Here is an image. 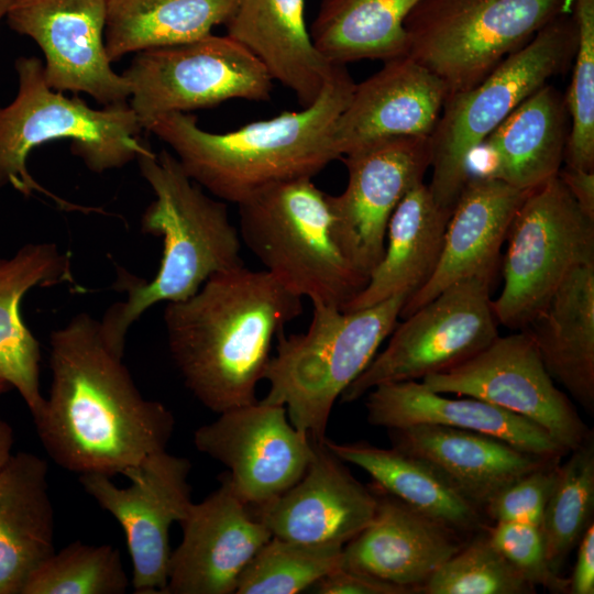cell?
Here are the masks:
<instances>
[{"mask_svg": "<svg viewBox=\"0 0 594 594\" xmlns=\"http://www.w3.org/2000/svg\"><path fill=\"white\" fill-rule=\"evenodd\" d=\"M553 380L594 410V262L575 267L524 328Z\"/></svg>", "mask_w": 594, "mask_h": 594, "instance_id": "obj_30", "label": "cell"}, {"mask_svg": "<svg viewBox=\"0 0 594 594\" xmlns=\"http://www.w3.org/2000/svg\"><path fill=\"white\" fill-rule=\"evenodd\" d=\"M184 457L155 452L127 470L128 487L102 474L79 475L84 490L122 527L132 561V586L138 594L165 593L169 560V529L193 504Z\"/></svg>", "mask_w": 594, "mask_h": 594, "instance_id": "obj_14", "label": "cell"}, {"mask_svg": "<svg viewBox=\"0 0 594 594\" xmlns=\"http://www.w3.org/2000/svg\"><path fill=\"white\" fill-rule=\"evenodd\" d=\"M451 212L436 202L428 185H415L392 213L381 262L342 310L363 309L397 295L408 298L420 289L438 265Z\"/></svg>", "mask_w": 594, "mask_h": 594, "instance_id": "obj_29", "label": "cell"}, {"mask_svg": "<svg viewBox=\"0 0 594 594\" xmlns=\"http://www.w3.org/2000/svg\"><path fill=\"white\" fill-rule=\"evenodd\" d=\"M421 384L440 394L477 398L543 428L568 452L590 439V430L553 382L526 330L497 336L468 360L425 376Z\"/></svg>", "mask_w": 594, "mask_h": 594, "instance_id": "obj_13", "label": "cell"}, {"mask_svg": "<svg viewBox=\"0 0 594 594\" xmlns=\"http://www.w3.org/2000/svg\"><path fill=\"white\" fill-rule=\"evenodd\" d=\"M371 522L342 550L340 568L406 586L415 593L466 542L464 535L415 510L375 484Z\"/></svg>", "mask_w": 594, "mask_h": 594, "instance_id": "obj_21", "label": "cell"}, {"mask_svg": "<svg viewBox=\"0 0 594 594\" xmlns=\"http://www.w3.org/2000/svg\"><path fill=\"white\" fill-rule=\"evenodd\" d=\"M15 98L0 105V187L11 186L24 196L45 193L28 169L31 152L54 140H72V153L96 174L135 161L147 144L143 125L129 102L91 108L78 96L52 89L43 62L19 56Z\"/></svg>", "mask_w": 594, "mask_h": 594, "instance_id": "obj_6", "label": "cell"}, {"mask_svg": "<svg viewBox=\"0 0 594 594\" xmlns=\"http://www.w3.org/2000/svg\"><path fill=\"white\" fill-rule=\"evenodd\" d=\"M342 550L272 537L242 570L234 593H300L340 568Z\"/></svg>", "mask_w": 594, "mask_h": 594, "instance_id": "obj_35", "label": "cell"}, {"mask_svg": "<svg viewBox=\"0 0 594 594\" xmlns=\"http://www.w3.org/2000/svg\"><path fill=\"white\" fill-rule=\"evenodd\" d=\"M565 98L543 85L522 100L477 147L486 151L483 176L521 190L556 177L569 138Z\"/></svg>", "mask_w": 594, "mask_h": 594, "instance_id": "obj_27", "label": "cell"}, {"mask_svg": "<svg viewBox=\"0 0 594 594\" xmlns=\"http://www.w3.org/2000/svg\"><path fill=\"white\" fill-rule=\"evenodd\" d=\"M393 447L441 470L483 510L504 487L557 462L518 450L495 437L439 425L389 429Z\"/></svg>", "mask_w": 594, "mask_h": 594, "instance_id": "obj_25", "label": "cell"}, {"mask_svg": "<svg viewBox=\"0 0 594 594\" xmlns=\"http://www.w3.org/2000/svg\"><path fill=\"white\" fill-rule=\"evenodd\" d=\"M314 441V440H312ZM254 507L273 537L344 547L373 519L376 496L343 466L324 442L314 441L312 459L297 483Z\"/></svg>", "mask_w": 594, "mask_h": 594, "instance_id": "obj_19", "label": "cell"}, {"mask_svg": "<svg viewBox=\"0 0 594 594\" xmlns=\"http://www.w3.org/2000/svg\"><path fill=\"white\" fill-rule=\"evenodd\" d=\"M558 177L570 191L581 210L594 220V170L571 166L560 168Z\"/></svg>", "mask_w": 594, "mask_h": 594, "instance_id": "obj_43", "label": "cell"}, {"mask_svg": "<svg viewBox=\"0 0 594 594\" xmlns=\"http://www.w3.org/2000/svg\"><path fill=\"white\" fill-rule=\"evenodd\" d=\"M318 594H410L411 588L362 572L338 568L311 586Z\"/></svg>", "mask_w": 594, "mask_h": 594, "instance_id": "obj_41", "label": "cell"}, {"mask_svg": "<svg viewBox=\"0 0 594 594\" xmlns=\"http://www.w3.org/2000/svg\"><path fill=\"white\" fill-rule=\"evenodd\" d=\"M179 522L183 538L172 552L167 594H231L254 554L273 537L235 493L229 474Z\"/></svg>", "mask_w": 594, "mask_h": 594, "instance_id": "obj_18", "label": "cell"}, {"mask_svg": "<svg viewBox=\"0 0 594 594\" xmlns=\"http://www.w3.org/2000/svg\"><path fill=\"white\" fill-rule=\"evenodd\" d=\"M576 561L568 592L571 594L594 593V525L585 529L578 543Z\"/></svg>", "mask_w": 594, "mask_h": 594, "instance_id": "obj_42", "label": "cell"}, {"mask_svg": "<svg viewBox=\"0 0 594 594\" xmlns=\"http://www.w3.org/2000/svg\"><path fill=\"white\" fill-rule=\"evenodd\" d=\"M491 284L481 277L460 280L405 317L340 400L354 402L384 383L422 380L488 345L498 336Z\"/></svg>", "mask_w": 594, "mask_h": 594, "instance_id": "obj_12", "label": "cell"}, {"mask_svg": "<svg viewBox=\"0 0 594 594\" xmlns=\"http://www.w3.org/2000/svg\"><path fill=\"white\" fill-rule=\"evenodd\" d=\"M323 442L341 461L364 470L376 486L422 515L464 536L486 528L484 510L427 460L394 447Z\"/></svg>", "mask_w": 594, "mask_h": 594, "instance_id": "obj_31", "label": "cell"}, {"mask_svg": "<svg viewBox=\"0 0 594 594\" xmlns=\"http://www.w3.org/2000/svg\"><path fill=\"white\" fill-rule=\"evenodd\" d=\"M558 464L540 529L551 569L561 573L570 552L593 522L594 447L590 439Z\"/></svg>", "mask_w": 594, "mask_h": 594, "instance_id": "obj_34", "label": "cell"}, {"mask_svg": "<svg viewBox=\"0 0 594 594\" xmlns=\"http://www.w3.org/2000/svg\"><path fill=\"white\" fill-rule=\"evenodd\" d=\"M10 388L11 386L9 383L2 376H0V395L7 393Z\"/></svg>", "mask_w": 594, "mask_h": 594, "instance_id": "obj_46", "label": "cell"}, {"mask_svg": "<svg viewBox=\"0 0 594 594\" xmlns=\"http://www.w3.org/2000/svg\"><path fill=\"white\" fill-rule=\"evenodd\" d=\"M194 443L230 470L235 493L249 506L292 487L314 455V441L292 425L286 408L263 400L219 414L195 431Z\"/></svg>", "mask_w": 594, "mask_h": 594, "instance_id": "obj_16", "label": "cell"}, {"mask_svg": "<svg viewBox=\"0 0 594 594\" xmlns=\"http://www.w3.org/2000/svg\"><path fill=\"white\" fill-rule=\"evenodd\" d=\"M506 240L504 286L492 307L498 323L524 329L575 267L594 262V220L557 175L529 191Z\"/></svg>", "mask_w": 594, "mask_h": 594, "instance_id": "obj_10", "label": "cell"}, {"mask_svg": "<svg viewBox=\"0 0 594 594\" xmlns=\"http://www.w3.org/2000/svg\"><path fill=\"white\" fill-rule=\"evenodd\" d=\"M355 82L338 65L320 96L297 111H284L234 131L201 129L190 113L170 112L143 124L174 152L186 174L216 198L241 204L277 184L311 178L340 158L333 129Z\"/></svg>", "mask_w": 594, "mask_h": 594, "instance_id": "obj_3", "label": "cell"}, {"mask_svg": "<svg viewBox=\"0 0 594 594\" xmlns=\"http://www.w3.org/2000/svg\"><path fill=\"white\" fill-rule=\"evenodd\" d=\"M237 0H107L106 51L131 53L189 43L224 24Z\"/></svg>", "mask_w": 594, "mask_h": 594, "instance_id": "obj_32", "label": "cell"}, {"mask_svg": "<svg viewBox=\"0 0 594 594\" xmlns=\"http://www.w3.org/2000/svg\"><path fill=\"white\" fill-rule=\"evenodd\" d=\"M558 464L559 461L537 469L504 487L485 505V516L493 522L516 521L540 527Z\"/></svg>", "mask_w": 594, "mask_h": 594, "instance_id": "obj_40", "label": "cell"}, {"mask_svg": "<svg viewBox=\"0 0 594 594\" xmlns=\"http://www.w3.org/2000/svg\"><path fill=\"white\" fill-rule=\"evenodd\" d=\"M135 161L154 194L141 229L161 238L163 251L151 279L119 272L117 286L127 297L100 319L107 341L123 354L128 332L144 311L160 302L184 300L212 275L244 265L239 228L226 201L207 195L167 150L154 153L146 144Z\"/></svg>", "mask_w": 594, "mask_h": 594, "instance_id": "obj_4", "label": "cell"}, {"mask_svg": "<svg viewBox=\"0 0 594 594\" xmlns=\"http://www.w3.org/2000/svg\"><path fill=\"white\" fill-rule=\"evenodd\" d=\"M341 160L348 183L342 194L330 197L334 237L346 258L369 280L384 255L392 213L430 167V136L381 139Z\"/></svg>", "mask_w": 594, "mask_h": 594, "instance_id": "obj_15", "label": "cell"}, {"mask_svg": "<svg viewBox=\"0 0 594 594\" xmlns=\"http://www.w3.org/2000/svg\"><path fill=\"white\" fill-rule=\"evenodd\" d=\"M14 432L12 427L0 417V469L12 455Z\"/></svg>", "mask_w": 594, "mask_h": 594, "instance_id": "obj_44", "label": "cell"}, {"mask_svg": "<svg viewBox=\"0 0 594 594\" xmlns=\"http://www.w3.org/2000/svg\"><path fill=\"white\" fill-rule=\"evenodd\" d=\"M331 195L311 178L268 187L239 207L241 241L297 296L342 308L367 284L334 237Z\"/></svg>", "mask_w": 594, "mask_h": 594, "instance_id": "obj_7", "label": "cell"}, {"mask_svg": "<svg viewBox=\"0 0 594 594\" xmlns=\"http://www.w3.org/2000/svg\"><path fill=\"white\" fill-rule=\"evenodd\" d=\"M486 528L449 558L419 587V593H535V586L527 582L492 543Z\"/></svg>", "mask_w": 594, "mask_h": 594, "instance_id": "obj_37", "label": "cell"}, {"mask_svg": "<svg viewBox=\"0 0 594 594\" xmlns=\"http://www.w3.org/2000/svg\"><path fill=\"white\" fill-rule=\"evenodd\" d=\"M371 425L398 429L413 425H439L481 432L527 453L560 460L568 453L543 428L504 408L468 397L450 398L421 382L384 383L369 391Z\"/></svg>", "mask_w": 594, "mask_h": 594, "instance_id": "obj_23", "label": "cell"}, {"mask_svg": "<svg viewBox=\"0 0 594 594\" xmlns=\"http://www.w3.org/2000/svg\"><path fill=\"white\" fill-rule=\"evenodd\" d=\"M301 299L270 272L243 265L167 302V344L185 386L217 414L255 403L273 339L301 315Z\"/></svg>", "mask_w": 594, "mask_h": 594, "instance_id": "obj_2", "label": "cell"}, {"mask_svg": "<svg viewBox=\"0 0 594 594\" xmlns=\"http://www.w3.org/2000/svg\"><path fill=\"white\" fill-rule=\"evenodd\" d=\"M578 30L572 80L565 97L572 120L566 165L594 170V0H573Z\"/></svg>", "mask_w": 594, "mask_h": 594, "instance_id": "obj_38", "label": "cell"}, {"mask_svg": "<svg viewBox=\"0 0 594 594\" xmlns=\"http://www.w3.org/2000/svg\"><path fill=\"white\" fill-rule=\"evenodd\" d=\"M50 367L48 398L33 420L61 468L112 477L166 450L173 414L141 394L99 319L79 312L52 331Z\"/></svg>", "mask_w": 594, "mask_h": 594, "instance_id": "obj_1", "label": "cell"}, {"mask_svg": "<svg viewBox=\"0 0 594 594\" xmlns=\"http://www.w3.org/2000/svg\"><path fill=\"white\" fill-rule=\"evenodd\" d=\"M447 97L444 84L409 56L385 61L377 73L355 84L336 122L332 139L340 158L385 138L430 136Z\"/></svg>", "mask_w": 594, "mask_h": 594, "instance_id": "obj_20", "label": "cell"}, {"mask_svg": "<svg viewBox=\"0 0 594 594\" xmlns=\"http://www.w3.org/2000/svg\"><path fill=\"white\" fill-rule=\"evenodd\" d=\"M576 45L574 18L562 14L480 84L447 97L430 135L432 178L428 187L439 206L453 209L470 178L473 151L522 100L565 70Z\"/></svg>", "mask_w": 594, "mask_h": 594, "instance_id": "obj_8", "label": "cell"}, {"mask_svg": "<svg viewBox=\"0 0 594 594\" xmlns=\"http://www.w3.org/2000/svg\"><path fill=\"white\" fill-rule=\"evenodd\" d=\"M492 543L512 566L531 585L552 592H568L569 580L553 572L539 526L497 521L486 528Z\"/></svg>", "mask_w": 594, "mask_h": 594, "instance_id": "obj_39", "label": "cell"}, {"mask_svg": "<svg viewBox=\"0 0 594 594\" xmlns=\"http://www.w3.org/2000/svg\"><path fill=\"white\" fill-rule=\"evenodd\" d=\"M72 279L69 256L55 243H26L12 256L0 257V376L18 391L33 418L45 403L41 348L22 319L21 302L35 287Z\"/></svg>", "mask_w": 594, "mask_h": 594, "instance_id": "obj_26", "label": "cell"}, {"mask_svg": "<svg viewBox=\"0 0 594 594\" xmlns=\"http://www.w3.org/2000/svg\"><path fill=\"white\" fill-rule=\"evenodd\" d=\"M530 190L470 176L449 218L441 255L428 282L408 297L405 318L449 286L468 278L493 282L510 223Z\"/></svg>", "mask_w": 594, "mask_h": 594, "instance_id": "obj_22", "label": "cell"}, {"mask_svg": "<svg viewBox=\"0 0 594 594\" xmlns=\"http://www.w3.org/2000/svg\"><path fill=\"white\" fill-rule=\"evenodd\" d=\"M14 0H0V26Z\"/></svg>", "mask_w": 594, "mask_h": 594, "instance_id": "obj_45", "label": "cell"}, {"mask_svg": "<svg viewBox=\"0 0 594 594\" xmlns=\"http://www.w3.org/2000/svg\"><path fill=\"white\" fill-rule=\"evenodd\" d=\"M573 0H419L405 19L406 55L448 96L480 84Z\"/></svg>", "mask_w": 594, "mask_h": 594, "instance_id": "obj_9", "label": "cell"}, {"mask_svg": "<svg viewBox=\"0 0 594 594\" xmlns=\"http://www.w3.org/2000/svg\"><path fill=\"white\" fill-rule=\"evenodd\" d=\"M406 299L397 295L353 311L312 305L305 333L276 336V354L263 374L270 389L262 400L283 405L297 430L322 442L336 400L392 333Z\"/></svg>", "mask_w": 594, "mask_h": 594, "instance_id": "obj_5", "label": "cell"}, {"mask_svg": "<svg viewBox=\"0 0 594 594\" xmlns=\"http://www.w3.org/2000/svg\"><path fill=\"white\" fill-rule=\"evenodd\" d=\"M6 20L41 48L52 89L84 92L102 106L129 102L131 87L106 51L107 0H14Z\"/></svg>", "mask_w": 594, "mask_h": 594, "instance_id": "obj_17", "label": "cell"}, {"mask_svg": "<svg viewBox=\"0 0 594 594\" xmlns=\"http://www.w3.org/2000/svg\"><path fill=\"white\" fill-rule=\"evenodd\" d=\"M48 466L30 452L0 469V594H22L36 568L54 551V509Z\"/></svg>", "mask_w": 594, "mask_h": 594, "instance_id": "obj_28", "label": "cell"}, {"mask_svg": "<svg viewBox=\"0 0 594 594\" xmlns=\"http://www.w3.org/2000/svg\"><path fill=\"white\" fill-rule=\"evenodd\" d=\"M227 35L245 47L305 108L321 94L338 65L315 46L305 0H237Z\"/></svg>", "mask_w": 594, "mask_h": 594, "instance_id": "obj_24", "label": "cell"}, {"mask_svg": "<svg viewBox=\"0 0 594 594\" xmlns=\"http://www.w3.org/2000/svg\"><path fill=\"white\" fill-rule=\"evenodd\" d=\"M122 75L142 125L162 114L189 113L231 99L268 101L273 91L268 73L245 47L212 33L139 52Z\"/></svg>", "mask_w": 594, "mask_h": 594, "instance_id": "obj_11", "label": "cell"}, {"mask_svg": "<svg viewBox=\"0 0 594 594\" xmlns=\"http://www.w3.org/2000/svg\"><path fill=\"white\" fill-rule=\"evenodd\" d=\"M419 0H321L309 33L334 65L406 55L404 22Z\"/></svg>", "mask_w": 594, "mask_h": 594, "instance_id": "obj_33", "label": "cell"}, {"mask_svg": "<svg viewBox=\"0 0 594 594\" xmlns=\"http://www.w3.org/2000/svg\"><path fill=\"white\" fill-rule=\"evenodd\" d=\"M129 584L118 549L74 541L36 568L22 594H123Z\"/></svg>", "mask_w": 594, "mask_h": 594, "instance_id": "obj_36", "label": "cell"}]
</instances>
